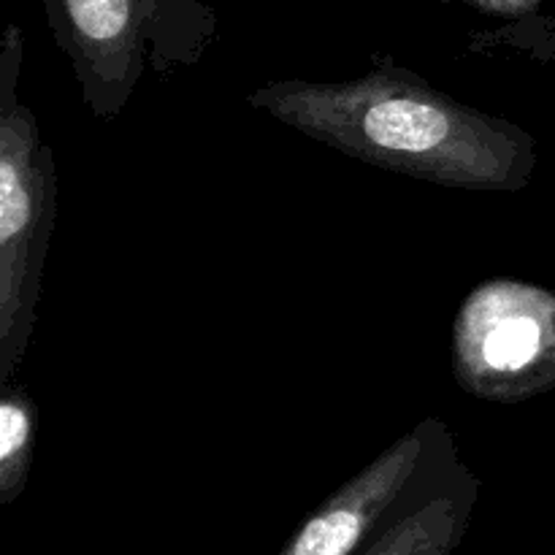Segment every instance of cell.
Instances as JSON below:
<instances>
[{"label": "cell", "instance_id": "obj_6", "mask_svg": "<svg viewBox=\"0 0 555 555\" xmlns=\"http://www.w3.org/2000/svg\"><path fill=\"white\" fill-rule=\"evenodd\" d=\"M480 499V477L455 461L428 480L358 555H453Z\"/></svg>", "mask_w": 555, "mask_h": 555}, {"label": "cell", "instance_id": "obj_7", "mask_svg": "<svg viewBox=\"0 0 555 555\" xmlns=\"http://www.w3.org/2000/svg\"><path fill=\"white\" fill-rule=\"evenodd\" d=\"M38 410L30 390L5 385L0 393V504H14L25 493L36 450Z\"/></svg>", "mask_w": 555, "mask_h": 555}, {"label": "cell", "instance_id": "obj_5", "mask_svg": "<svg viewBox=\"0 0 555 555\" xmlns=\"http://www.w3.org/2000/svg\"><path fill=\"white\" fill-rule=\"evenodd\" d=\"M49 30L68 57L95 119H117L133 98L146 47L163 41L160 0H41Z\"/></svg>", "mask_w": 555, "mask_h": 555}, {"label": "cell", "instance_id": "obj_3", "mask_svg": "<svg viewBox=\"0 0 555 555\" xmlns=\"http://www.w3.org/2000/svg\"><path fill=\"white\" fill-rule=\"evenodd\" d=\"M453 374L464 393L520 404L555 388V291L488 280L453 320Z\"/></svg>", "mask_w": 555, "mask_h": 555}, {"label": "cell", "instance_id": "obj_1", "mask_svg": "<svg viewBox=\"0 0 555 555\" xmlns=\"http://www.w3.org/2000/svg\"><path fill=\"white\" fill-rule=\"evenodd\" d=\"M247 103L341 155L442 188L518 193L537 166V144L520 125L399 65L345 81H269Z\"/></svg>", "mask_w": 555, "mask_h": 555}, {"label": "cell", "instance_id": "obj_4", "mask_svg": "<svg viewBox=\"0 0 555 555\" xmlns=\"http://www.w3.org/2000/svg\"><path fill=\"white\" fill-rule=\"evenodd\" d=\"M455 461L459 448L448 423L426 417L336 488L276 555H358L428 480Z\"/></svg>", "mask_w": 555, "mask_h": 555}, {"label": "cell", "instance_id": "obj_8", "mask_svg": "<svg viewBox=\"0 0 555 555\" xmlns=\"http://www.w3.org/2000/svg\"><path fill=\"white\" fill-rule=\"evenodd\" d=\"M466 3H472L477 11H482V14L518 20V16L534 14L545 0H466Z\"/></svg>", "mask_w": 555, "mask_h": 555}, {"label": "cell", "instance_id": "obj_2", "mask_svg": "<svg viewBox=\"0 0 555 555\" xmlns=\"http://www.w3.org/2000/svg\"><path fill=\"white\" fill-rule=\"evenodd\" d=\"M25 33L0 38V388L30 347L57 217V171L36 114L20 98Z\"/></svg>", "mask_w": 555, "mask_h": 555}]
</instances>
